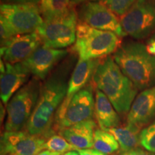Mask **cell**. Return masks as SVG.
<instances>
[{
    "instance_id": "obj_2",
    "label": "cell",
    "mask_w": 155,
    "mask_h": 155,
    "mask_svg": "<svg viewBox=\"0 0 155 155\" xmlns=\"http://www.w3.org/2000/svg\"><path fill=\"white\" fill-rule=\"evenodd\" d=\"M92 81L96 89L106 95L118 113H129L138 89L124 74L112 56L101 60Z\"/></svg>"
},
{
    "instance_id": "obj_7",
    "label": "cell",
    "mask_w": 155,
    "mask_h": 155,
    "mask_svg": "<svg viewBox=\"0 0 155 155\" xmlns=\"http://www.w3.org/2000/svg\"><path fill=\"white\" fill-rule=\"evenodd\" d=\"M78 15L75 8L68 15L50 22H44L37 30L42 45L53 49H63L75 43Z\"/></svg>"
},
{
    "instance_id": "obj_3",
    "label": "cell",
    "mask_w": 155,
    "mask_h": 155,
    "mask_svg": "<svg viewBox=\"0 0 155 155\" xmlns=\"http://www.w3.org/2000/svg\"><path fill=\"white\" fill-rule=\"evenodd\" d=\"M114 61L138 90L155 86V57L139 42L121 44L112 56Z\"/></svg>"
},
{
    "instance_id": "obj_10",
    "label": "cell",
    "mask_w": 155,
    "mask_h": 155,
    "mask_svg": "<svg viewBox=\"0 0 155 155\" xmlns=\"http://www.w3.org/2000/svg\"><path fill=\"white\" fill-rule=\"evenodd\" d=\"M77 15L80 22L97 30L114 32L119 38L127 35L120 19L103 2L87 1L79 7Z\"/></svg>"
},
{
    "instance_id": "obj_28",
    "label": "cell",
    "mask_w": 155,
    "mask_h": 155,
    "mask_svg": "<svg viewBox=\"0 0 155 155\" xmlns=\"http://www.w3.org/2000/svg\"><path fill=\"white\" fill-rule=\"evenodd\" d=\"M147 48L149 53L155 57V34L149 38L147 42Z\"/></svg>"
},
{
    "instance_id": "obj_32",
    "label": "cell",
    "mask_w": 155,
    "mask_h": 155,
    "mask_svg": "<svg viewBox=\"0 0 155 155\" xmlns=\"http://www.w3.org/2000/svg\"><path fill=\"white\" fill-rule=\"evenodd\" d=\"M2 104V102H1V104H0V109H1V124H2L4 116H5V108Z\"/></svg>"
},
{
    "instance_id": "obj_34",
    "label": "cell",
    "mask_w": 155,
    "mask_h": 155,
    "mask_svg": "<svg viewBox=\"0 0 155 155\" xmlns=\"http://www.w3.org/2000/svg\"><path fill=\"white\" fill-rule=\"evenodd\" d=\"M91 1H94V2H101V1H103V0H91Z\"/></svg>"
},
{
    "instance_id": "obj_1",
    "label": "cell",
    "mask_w": 155,
    "mask_h": 155,
    "mask_svg": "<svg viewBox=\"0 0 155 155\" xmlns=\"http://www.w3.org/2000/svg\"><path fill=\"white\" fill-rule=\"evenodd\" d=\"M70 63L59 66L41 85L37 105L25 127L30 134L47 139L54 134L56 113L67 94L71 69Z\"/></svg>"
},
{
    "instance_id": "obj_31",
    "label": "cell",
    "mask_w": 155,
    "mask_h": 155,
    "mask_svg": "<svg viewBox=\"0 0 155 155\" xmlns=\"http://www.w3.org/2000/svg\"><path fill=\"white\" fill-rule=\"evenodd\" d=\"M87 2V0H71V3L73 7H75L76 5H82Z\"/></svg>"
},
{
    "instance_id": "obj_13",
    "label": "cell",
    "mask_w": 155,
    "mask_h": 155,
    "mask_svg": "<svg viewBox=\"0 0 155 155\" xmlns=\"http://www.w3.org/2000/svg\"><path fill=\"white\" fill-rule=\"evenodd\" d=\"M41 40L37 32L17 35L1 44V57L5 63H22L41 46Z\"/></svg>"
},
{
    "instance_id": "obj_20",
    "label": "cell",
    "mask_w": 155,
    "mask_h": 155,
    "mask_svg": "<svg viewBox=\"0 0 155 155\" xmlns=\"http://www.w3.org/2000/svg\"><path fill=\"white\" fill-rule=\"evenodd\" d=\"M114 135L120 147L121 153L139 148L140 143V132L138 129H134L129 126L125 127H116L108 129L107 130Z\"/></svg>"
},
{
    "instance_id": "obj_35",
    "label": "cell",
    "mask_w": 155,
    "mask_h": 155,
    "mask_svg": "<svg viewBox=\"0 0 155 155\" xmlns=\"http://www.w3.org/2000/svg\"><path fill=\"white\" fill-rule=\"evenodd\" d=\"M14 155H15V154H14Z\"/></svg>"
},
{
    "instance_id": "obj_6",
    "label": "cell",
    "mask_w": 155,
    "mask_h": 155,
    "mask_svg": "<svg viewBox=\"0 0 155 155\" xmlns=\"http://www.w3.org/2000/svg\"><path fill=\"white\" fill-rule=\"evenodd\" d=\"M95 115V98L92 85L75 94L69 101H63L56 113L53 131H60L81 122L91 120Z\"/></svg>"
},
{
    "instance_id": "obj_16",
    "label": "cell",
    "mask_w": 155,
    "mask_h": 155,
    "mask_svg": "<svg viewBox=\"0 0 155 155\" xmlns=\"http://www.w3.org/2000/svg\"><path fill=\"white\" fill-rule=\"evenodd\" d=\"M96 127V122L91 119L65 128L58 133L78 150L92 149Z\"/></svg>"
},
{
    "instance_id": "obj_19",
    "label": "cell",
    "mask_w": 155,
    "mask_h": 155,
    "mask_svg": "<svg viewBox=\"0 0 155 155\" xmlns=\"http://www.w3.org/2000/svg\"><path fill=\"white\" fill-rule=\"evenodd\" d=\"M38 6L44 22L62 18L75 8L71 0H40Z\"/></svg>"
},
{
    "instance_id": "obj_12",
    "label": "cell",
    "mask_w": 155,
    "mask_h": 155,
    "mask_svg": "<svg viewBox=\"0 0 155 155\" xmlns=\"http://www.w3.org/2000/svg\"><path fill=\"white\" fill-rule=\"evenodd\" d=\"M68 55V51L66 50L53 49L41 45L22 63L31 75L40 81H45L54 67Z\"/></svg>"
},
{
    "instance_id": "obj_11",
    "label": "cell",
    "mask_w": 155,
    "mask_h": 155,
    "mask_svg": "<svg viewBox=\"0 0 155 155\" xmlns=\"http://www.w3.org/2000/svg\"><path fill=\"white\" fill-rule=\"evenodd\" d=\"M46 139L26 131H5L1 136V155H38L45 150Z\"/></svg>"
},
{
    "instance_id": "obj_17",
    "label": "cell",
    "mask_w": 155,
    "mask_h": 155,
    "mask_svg": "<svg viewBox=\"0 0 155 155\" xmlns=\"http://www.w3.org/2000/svg\"><path fill=\"white\" fill-rule=\"evenodd\" d=\"M100 61V59L88 61L78 59L70 77L67 94L64 101H69L75 94L88 86Z\"/></svg>"
},
{
    "instance_id": "obj_8",
    "label": "cell",
    "mask_w": 155,
    "mask_h": 155,
    "mask_svg": "<svg viewBox=\"0 0 155 155\" xmlns=\"http://www.w3.org/2000/svg\"><path fill=\"white\" fill-rule=\"evenodd\" d=\"M120 22L127 35L137 40L150 38L155 34V0H136Z\"/></svg>"
},
{
    "instance_id": "obj_14",
    "label": "cell",
    "mask_w": 155,
    "mask_h": 155,
    "mask_svg": "<svg viewBox=\"0 0 155 155\" xmlns=\"http://www.w3.org/2000/svg\"><path fill=\"white\" fill-rule=\"evenodd\" d=\"M155 119V86L142 91L134 101L127 115V124L134 129L142 128Z\"/></svg>"
},
{
    "instance_id": "obj_24",
    "label": "cell",
    "mask_w": 155,
    "mask_h": 155,
    "mask_svg": "<svg viewBox=\"0 0 155 155\" xmlns=\"http://www.w3.org/2000/svg\"><path fill=\"white\" fill-rule=\"evenodd\" d=\"M135 2L136 0H103L102 2L116 15L121 17L131 9Z\"/></svg>"
},
{
    "instance_id": "obj_25",
    "label": "cell",
    "mask_w": 155,
    "mask_h": 155,
    "mask_svg": "<svg viewBox=\"0 0 155 155\" xmlns=\"http://www.w3.org/2000/svg\"><path fill=\"white\" fill-rule=\"evenodd\" d=\"M0 36H1V44L5 43L7 40L15 36L12 29L2 20H0Z\"/></svg>"
},
{
    "instance_id": "obj_9",
    "label": "cell",
    "mask_w": 155,
    "mask_h": 155,
    "mask_svg": "<svg viewBox=\"0 0 155 155\" xmlns=\"http://www.w3.org/2000/svg\"><path fill=\"white\" fill-rule=\"evenodd\" d=\"M0 20L17 35L36 32L44 20L37 5H5L0 6Z\"/></svg>"
},
{
    "instance_id": "obj_23",
    "label": "cell",
    "mask_w": 155,
    "mask_h": 155,
    "mask_svg": "<svg viewBox=\"0 0 155 155\" xmlns=\"http://www.w3.org/2000/svg\"><path fill=\"white\" fill-rule=\"evenodd\" d=\"M140 143L143 148L155 154V121L141 131Z\"/></svg>"
},
{
    "instance_id": "obj_4",
    "label": "cell",
    "mask_w": 155,
    "mask_h": 155,
    "mask_svg": "<svg viewBox=\"0 0 155 155\" xmlns=\"http://www.w3.org/2000/svg\"><path fill=\"white\" fill-rule=\"evenodd\" d=\"M121 45L117 35L95 29L78 21L72 51L83 61L100 59L114 53Z\"/></svg>"
},
{
    "instance_id": "obj_18",
    "label": "cell",
    "mask_w": 155,
    "mask_h": 155,
    "mask_svg": "<svg viewBox=\"0 0 155 155\" xmlns=\"http://www.w3.org/2000/svg\"><path fill=\"white\" fill-rule=\"evenodd\" d=\"M95 117L103 130L119 127L121 124L119 114L113 104L98 89H96L95 94Z\"/></svg>"
},
{
    "instance_id": "obj_5",
    "label": "cell",
    "mask_w": 155,
    "mask_h": 155,
    "mask_svg": "<svg viewBox=\"0 0 155 155\" xmlns=\"http://www.w3.org/2000/svg\"><path fill=\"white\" fill-rule=\"evenodd\" d=\"M37 78L30 79L15 93L7 105L5 131L25 129L38 103L41 83Z\"/></svg>"
},
{
    "instance_id": "obj_22",
    "label": "cell",
    "mask_w": 155,
    "mask_h": 155,
    "mask_svg": "<svg viewBox=\"0 0 155 155\" xmlns=\"http://www.w3.org/2000/svg\"><path fill=\"white\" fill-rule=\"evenodd\" d=\"M45 149L61 154L71 151L78 150L76 147L69 143L61 135L55 134L50 135L48 138L46 139Z\"/></svg>"
},
{
    "instance_id": "obj_30",
    "label": "cell",
    "mask_w": 155,
    "mask_h": 155,
    "mask_svg": "<svg viewBox=\"0 0 155 155\" xmlns=\"http://www.w3.org/2000/svg\"><path fill=\"white\" fill-rule=\"evenodd\" d=\"M38 155H61V154H59V153L57 152H51V151L45 150L42 151L41 152H40Z\"/></svg>"
},
{
    "instance_id": "obj_15",
    "label": "cell",
    "mask_w": 155,
    "mask_h": 155,
    "mask_svg": "<svg viewBox=\"0 0 155 155\" xmlns=\"http://www.w3.org/2000/svg\"><path fill=\"white\" fill-rule=\"evenodd\" d=\"M6 70L1 73L0 97L2 102L7 105L9 101L28 82L30 73L22 63H5Z\"/></svg>"
},
{
    "instance_id": "obj_27",
    "label": "cell",
    "mask_w": 155,
    "mask_h": 155,
    "mask_svg": "<svg viewBox=\"0 0 155 155\" xmlns=\"http://www.w3.org/2000/svg\"><path fill=\"white\" fill-rule=\"evenodd\" d=\"M119 155H155L153 153L149 152L146 150H143L141 148H137L135 150L129 151L127 152L120 153Z\"/></svg>"
},
{
    "instance_id": "obj_33",
    "label": "cell",
    "mask_w": 155,
    "mask_h": 155,
    "mask_svg": "<svg viewBox=\"0 0 155 155\" xmlns=\"http://www.w3.org/2000/svg\"><path fill=\"white\" fill-rule=\"evenodd\" d=\"M61 155H79V153L78 151L74 150V151H71V152H66L65 153V154H63Z\"/></svg>"
},
{
    "instance_id": "obj_26",
    "label": "cell",
    "mask_w": 155,
    "mask_h": 155,
    "mask_svg": "<svg viewBox=\"0 0 155 155\" xmlns=\"http://www.w3.org/2000/svg\"><path fill=\"white\" fill-rule=\"evenodd\" d=\"M2 4L5 5H38L40 0H1Z\"/></svg>"
},
{
    "instance_id": "obj_21",
    "label": "cell",
    "mask_w": 155,
    "mask_h": 155,
    "mask_svg": "<svg viewBox=\"0 0 155 155\" xmlns=\"http://www.w3.org/2000/svg\"><path fill=\"white\" fill-rule=\"evenodd\" d=\"M94 148L110 155L117 152L120 147L117 140L111 133L101 129H97L94 136Z\"/></svg>"
},
{
    "instance_id": "obj_29",
    "label": "cell",
    "mask_w": 155,
    "mask_h": 155,
    "mask_svg": "<svg viewBox=\"0 0 155 155\" xmlns=\"http://www.w3.org/2000/svg\"><path fill=\"white\" fill-rule=\"evenodd\" d=\"M78 152L79 155H108L95 150V149H84V150H78Z\"/></svg>"
}]
</instances>
